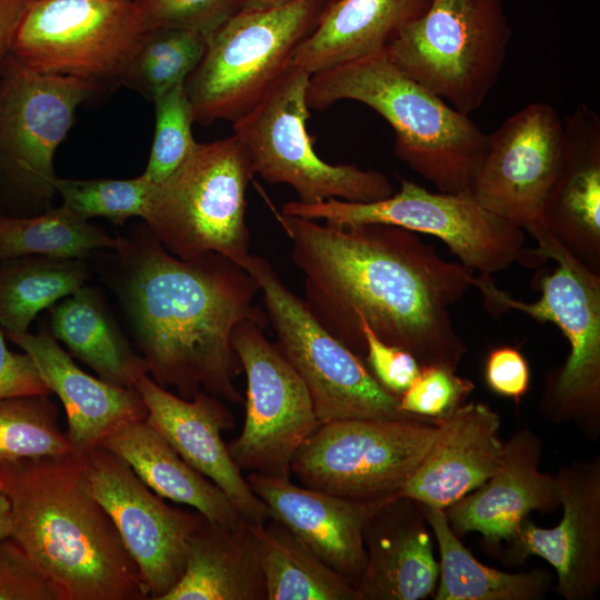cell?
<instances>
[{
	"mask_svg": "<svg viewBox=\"0 0 600 600\" xmlns=\"http://www.w3.org/2000/svg\"><path fill=\"white\" fill-rule=\"evenodd\" d=\"M274 214L303 273V301L329 333L364 360L363 319L380 340L408 351L420 367L458 369L467 348L450 308L471 286V268L446 261L401 227H337Z\"/></svg>",
	"mask_w": 600,
	"mask_h": 600,
	"instance_id": "cell-1",
	"label": "cell"
},
{
	"mask_svg": "<svg viewBox=\"0 0 600 600\" xmlns=\"http://www.w3.org/2000/svg\"><path fill=\"white\" fill-rule=\"evenodd\" d=\"M117 293L151 378L190 400L206 391L232 403L243 398L232 331L242 320L268 329L254 304L257 280L229 258L209 252L183 260L149 229L116 238Z\"/></svg>",
	"mask_w": 600,
	"mask_h": 600,
	"instance_id": "cell-2",
	"label": "cell"
},
{
	"mask_svg": "<svg viewBox=\"0 0 600 600\" xmlns=\"http://www.w3.org/2000/svg\"><path fill=\"white\" fill-rule=\"evenodd\" d=\"M11 504L10 537L64 600H146L139 569L89 491L81 456L0 463Z\"/></svg>",
	"mask_w": 600,
	"mask_h": 600,
	"instance_id": "cell-3",
	"label": "cell"
},
{
	"mask_svg": "<svg viewBox=\"0 0 600 600\" xmlns=\"http://www.w3.org/2000/svg\"><path fill=\"white\" fill-rule=\"evenodd\" d=\"M341 100L361 102L394 131V153L440 192L471 193L488 134L398 68L384 51L314 72L307 90L311 109Z\"/></svg>",
	"mask_w": 600,
	"mask_h": 600,
	"instance_id": "cell-4",
	"label": "cell"
},
{
	"mask_svg": "<svg viewBox=\"0 0 600 600\" xmlns=\"http://www.w3.org/2000/svg\"><path fill=\"white\" fill-rule=\"evenodd\" d=\"M538 242L533 251L557 262L540 280L541 297L523 302L499 289L491 274L472 276L488 312L509 310L554 323L570 351L563 366L547 374L540 411L550 421L573 423L587 438L600 434V276L572 256L540 224L529 232Z\"/></svg>",
	"mask_w": 600,
	"mask_h": 600,
	"instance_id": "cell-5",
	"label": "cell"
},
{
	"mask_svg": "<svg viewBox=\"0 0 600 600\" xmlns=\"http://www.w3.org/2000/svg\"><path fill=\"white\" fill-rule=\"evenodd\" d=\"M253 174L234 134L197 143L171 176L153 184L142 219L180 259L217 252L244 268L251 254L246 194Z\"/></svg>",
	"mask_w": 600,
	"mask_h": 600,
	"instance_id": "cell-6",
	"label": "cell"
},
{
	"mask_svg": "<svg viewBox=\"0 0 600 600\" xmlns=\"http://www.w3.org/2000/svg\"><path fill=\"white\" fill-rule=\"evenodd\" d=\"M336 0H290L239 10L208 39L203 57L184 81L194 122L234 121L291 63Z\"/></svg>",
	"mask_w": 600,
	"mask_h": 600,
	"instance_id": "cell-7",
	"label": "cell"
},
{
	"mask_svg": "<svg viewBox=\"0 0 600 600\" xmlns=\"http://www.w3.org/2000/svg\"><path fill=\"white\" fill-rule=\"evenodd\" d=\"M510 36L502 0H432L383 51L409 77L469 116L496 86Z\"/></svg>",
	"mask_w": 600,
	"mask_h": 600,
	"instance_id": "cell-8",
	"label": "cell"
},
{
	"mask_svg": "<svg viewBox=\"0 0 600 600\" xmlns=\"http://www.w3.org/2000/svg\"><path fill=\"white\" fill-rule=\"evenodd\" d=\"M101 83L41 73L10 53L0 76V206L12 216L50 208L58 178L53 157L67 137L77 107Z\"/></svg>",
	"mask_w": 600,
	"mask_h": 600,
	"instance_id": "cell-9",
	"label": "cell"
},
{
	"mask_svg": "<svg viewBox=\"0 0 600 600\" xmlns=\"http://www.w3.org/2000/svg\"><path fill=\"white\" fill-rule=\"evenodd\" d=\"M310 77L291 61L258 102L232 122L254 173L268 183L292 187L303 203L329 199L367 203L391 197L394 188L384 173L331 164L314 152L307 130Z\"/></svg>",
	"mask_w": 600,
	"mask_h": 600,
	"instance_id": "cell-10",
	"label": "cell"
},
{
	"mask_svg": "<svg viewBox=\"0 0 600 600\" xmlns=\"http://www.w3.org/2000/svg\"><path fill=\"white\" fill-rule=\"evenodd\" d=\"M244 269L260 286L274 343L304 382L321 423L347 419L436 422L400 410L399 397L387 391L366 361L317 321L266 258L250 254Z\"/></svg>",
	"mask_w": 600,
	"mask_h": 600,
	"instance_id": "cell-11",
	"label": "cell"
},
{
	"mask_svg": "<svg viewBox=\"0 0 600 600\" xmlns=\"http://www.w3.org/2000/svg\"><path fill=\"white\" fill-rule=\"evenodd\" d=\"M281 212L337 227L386 223L433 236L480 274L502 271L524 256L523 230L483 208L472 193L431 192L410 180H401L400 190L383 200L290 201Z\"/></svg>",
	"mask_w": 600,
	"mask_h": 600,
	"instance_id": "cell-12",
	"label": "cell"
},
{
	"mask_svg": "<svg viewBox=\"0 0 600 600\" xmlns=\"http://www.w3.org/2000/svg\"><path fill=\"white\" fill-rule=\"evenodd\" d=\"M438 432L436 422L347 419L321 423L300 447L291 474L302 486L344 499L400 496Z\"/></svg>",
	"mask_w": 600,
	"mask_h": 600,
	"instance_id": "cell-13",
	"label": "cell"
},
{
	"mask_svg": "<svg viewBox=\"0 0 600 600\" xmlns=\"http://www.w3.org/2000/svg\"><path fill=\"white\" fill-rule=\"evenodd\" d=\"M232 346L247 378L246 416L227 447L241 471L290 478L291 462L321 424L309 391L264 328L240 321Z\"/></svg>",
	"mask_w": 600,
	"mask_h": 600,
	"instance_id": "cell-14",
	"label": "cell"
},
{
	"mask_svg": "<svg viewBox=\"0 0 600 600\" xmlns=\"http://www.w3.org/2000/svg\"><path fill=\"white\" fill-rule=\"evenodd\" d=\"M142 32L133 1L34 0L10 53L37 72L117 81Z\"/></svg>",
	"mask_w": 600,
	"mask_h": 600,
	"instance_id": "cell-15",
	"label": "cell"
},
{
	"mask_svg": "<svg viewBox=\"0 0 600 600\" xmlns=\"http://www.w3.org/2000/svg\"><path fill=\"white\" fill-rule=\"evenodd\" d=\"M80 456L89 491L137 564L148 599L161 600L183 574L189 539L204 516L166 503L124 460L102 447Z\"/></svg>",
	"mask_w": 600,
	"mask_h": 600,
	"instance_id": "cell-16",
	"label": "cell"
},
{
	"mask_svg": "<svg viewBox=\"0 0 600 600\" xmlns=\"http://www.w3.org/2000/svg\"><path fill=\"white\" fill-rule=\"evenodd\" d=\"M563 122L556 109L532 102L488 134L472 196L490 212L530 232L542 224L546 199L563 152Z\"/></svg>",
	"mask_w": 600,
	"mask_h": 600,
	"instance_id": "cell-17",
	"label": "cell"
},
{
	"mask_svg": "<svg viewBox=\"0 0 600 600\" xmlns=\"http://www.w3.org/2000/svg\"><path fill=\"white\" fill-rule=\"evenodd\" d=\"M554 477L561 520L547 529L524 519L503 559L518 564L540 557L556 571L559 596L590 600L600 589V457L573 461Z\"/></svg>",
	"mask_w": 600,
	"mask_h": 600,
	"instance_id": "cell-18",
	"label": "cell"
},
{
	"mask_svg": "<svg viewBox=\"0 0 600 600\" xmlns=\"http://www.w3.org/2000/svg\"><path fill=\"white\" fill-rule=\"evenodd\" d=\"M148 414L146 421L197 471L216 483L240 516L251 523L271 518L267 504L251 490L222 440L234 427V417L213 394L200 391L187 400L144 374L134 386Z\"/></svg>",
	"mask_w": 600,
	"mask_h": 600,
	"instance_id": "cell-19",
	"label": "cell"
},
{
	"mask_svg": "<svg viewBox=\"0 0 600 600\" xmlns=\"http://www.w3.org/2000/svg\"><path fill=\"white\" fill-rule=\"evenodd\" d=\"M542 442L530 429L516 431L503 444L496 472L480 487L443 511L459 537L482 536L486 551L510 542L533 511L550 512L560 507L556 477L540 470Z\"/></svg>",
	"mask_w": 600,
	"mask_h": 600,
	"instance_id": "cell-20",
	"label": "cell"
},
{
	"mask_svg": "<svg viewBox=\"0 0 600 600\" xmlns=\"http://www.w3.org/2000/svg\"><path fill=\"white\" fill-rule=\"evenodd\" d=\"M246 479L269 508L271 518L357 587L366 566L363 527L380 502L344 499L297 486L290 478L249 472Z\"/></svg>",
	"mask_w": 600,
	"mask_h": 600,
	"instance_id": "cell-21",
	"label": "cell"
},
{
	"mask_svg": "<svg viewBox=\"0 0 600 600\" xmlns=\"http://www.w3.org/2000/svg\"><path fill=\"white\" fill-rule=\"evenodd\" d=\"M431 529L421 504L406 496L380 502L363 527L366 566L361 600H421L439 578Z\"/></svg>",
	"mask_w": 600,
	"mask_h": 600,
	"instance_id": "cell-22",
	"label": "cell"
},
{
	"mask_svg": "<svg viewBox=\"0 0 600 600\" xmlns=\"http://www.w3.org/2000/svg\"><path fill=\"white\" fill-rule=\"evenodd\" d=\"M436 423L437 437L400 496L444 510L496 472L504 442L500 416L481 402H464Z\"/></svg>",
	"mask_w": 600,
	"mask_h": 600,
	"instance_id": "cell-23",
	"label": "cell"
},
{
	"mask_svg": "<svg viewBox=\"0 0 600 600\" xmlns=\"http://www.w3.org/2000/svg\"><path fill=\"white\" fill-rule=\"evenodd\" d=\"M4 336L33 359L51 393L62 402L68 420L66 434L76 453L100 447L127 423L146 420L147 407L134 388L84 372L50 330L42 329L37 334L4 332Z\"/></svg>",
	"mask_w": 600,
	"mask_h": 600,
	"instance_id": "cell-24",
	"label": "cell"
},
{
	"mask_svg": "<svg viewBox=\"0 0 600 600\" xmlns=\"http://www.w3.org/2000/svg\"><path fill=\"white\" fill-rule=\"evenodd\" d=\"M563 152L542 221L590 270L600 268V117L580 104L563 123Z\"/></svg>",
	"mask_w": 600,
	"mask_h": 600,
	"instance_id": "cell-25",
	"label": "cell"
},
{
	"mask_svg": "<svg viewBox=\"0 0 600 600\" xmlns=\"http://www.w3.org/2000/svg\"><path fill=\"white\" fill-rule=\"evenodd\" d=\"M161 600H267L252 523L203 517L189 539L183 574Z\"/></svg>",
	"mask_w": 600,
	"mask_h": 600,
	"instance_id": "cell-26",
	"label": "cell"
},
{
	"mask_svg": "<svg viewBox=\"0 0 600 600\" xmlns=\"http://www.w3.org/2000/svg\"><path fill=\"white\" fill-rule=\"evenodd\" d=\"M432 0H336L300 44L292 62L310 74L383 51Z\"/></svg>",
	"mask_w": 600,
	"mask_h": 600,
	"instance_id": "cell-27",
	"label": "cell"
},
{
	"mask_svg": "<svg viewBox=\"0 0 600 600\" xmlns=\"http://www.w3.org/2000/svg\"><path fill=\"white\" fill-rule=\"evenodd\" d=\"M100 447L124 460L161 498L192 507L207 519L222 524L246 520L224 492L191 467L146 420L127 423Z\"/></svg>",
	"mask_w": 600,
	"mask_h": 600,
	"instance_id": "cell-28",
	"label": "cell"
},
{
	"mask_svg": "<svg viewBox=\"0 0 600 600\" xmlns=\"http://www.w3.org/2000/svg\"><path fill=\"white\" fill-rule=\"evenodd\" d=\"M50 331L104 381L134 388L148 373L146 360L130 347L91 288L83 286L54 307Z\"/></svg>",
	"mask_w": 600,
	"mask_h": 600,
	"instance_id": "cell-29",
	"label": "cell"
},
{
	"mask_svg": "<svg viewBox=\"0 0 600 600\" xmlns=\"http://www.w3.org/2000/svg\"><path fill=\"white\" fill-rule=\"evenodd\" d=\"M420 503V502H419ZM439 553L434 600H541L553 586L549 570L501 571L481 563L452 531L444 511L420 503Z\"/></svg>",
	"mask_w": 600,
	"mask_h": 600,
	"instance_id": "cell-30",
	"label": "cell"
},
{
	"mask_svg": "<svg viewBox=\"0 0 600 600\" xmlns=\"http://www.w3.org/2000/svg\"><path fill=\"white\" fill-rule=\"evenodd\" d=\"M267 600H361L357 589L324 563L283 523H252Z\"/></svg>",
	"mask_w": 600,
	"mask_h": 600,
	"instance_id": "cell-31",
	"label": "cell"
},
{
	"mask_svg": "<svg viewBox=\"0 0 600 600\" xmlns=\"http://www.w3.org/2000/svg\"><path fill=\"white\" fill-rule=\"evenodd\" d=\"M83 260L26 256L0 261V327L24 333L36 316L84 286Z\"/></svg>",
	"mask_w": 600,
	"mask_h": 600,
	"instance_id": "cell-32",
	"label": "cell"
},
{
	"mask_svg": "<svg viewBox=\"0 0 600 600\" xmlns=\"http://www.w3.org/2000/svg\"><path fill=\"white\" fill-rule=\"evenodd\" d=\"M116 242L62 204L33 216L0 212V261L26 256L83 260L97 249H113Z\"/></svg>",
	"mask_w": 600,
	"mask_h": 600,
	"instance_id": "cell-33",
	"label": "cell"
},
{
	"mask_svg": "<svg viewBox=\"0 0 600 600\" xmlns=\"http://www.w3.org/2000/svg\"><path fill=\"white\" fill-rule=\"evenodd\" d=\"M207 39L179 29L142 32L120 71L117 82L154 101L182 83L201 61Z\"/></svg>",
	"mask_w": 600,
	"mask_h": 600,
	"instance_id": "cell-34",
	"label": "cell"
},
{
	"mask_svg": "<svg viewBox=\"0 0 600 600\" xmlns=\"http://www.w3.org/2000/svg\"><path fill=\"white\" fill-rule=\"evenodd\" d=\"M74 452L49 394L0 400V463Z\"/></svg>",
	"mask_w": 600,
	"mask_h": 600,
	"instance_id": "cell-35",
	"label": "cell"
},
{
	"mask_svg": "<svg viewBox=\"0 0 600 600\" xmlns=\"http://www.w3.org/2000/svg\"><path fill=\"white\" fill-rule=\"evenodd\" d=\"M153 184L142 174L129 180L57 178L54 181L56 192L69 211L83 220L103 217L116 223L143 217Z\"/></svg>",
	"mask_w": 600,
	"mask_h": 600,
	"instance_id": "cell-36",
	"label": "cell"
},
{
	"mask_svg": "<svg viewBox=\"0 0 600 600\" xmlns=\"http://www.w3.org/2000/svg\"><path fill=\"white\" fill-rule=\"evenodd\" d=\"M153 103L156 108L154 136L142 176L157 184L183 163L198 142L192 134L193 110L184 82L160 94Z\"/></svg>",
	"mask_w": 600,
	"mask_h": 600,
	"instance_id": "cell-37",
	"label": "cell"
},
{
	"mask_svg": "<svg viewBox=\"0 0 600 600\" xmlns=\"http://www.w3.org/2000/svg\"><path fill=\"white\" fill-rule=\"evenodd\" d=\"M143 32L179 29L208 39L239 11V0H133Z\"/></svg>",
	"mask_w": 600,
	"mask_h": 600,
	"instance_id": "cell-38",
	"label": "cell"
},
{
	"mask_svg": "<svg viewBox=\"0 0 600 600\" xmlns=\"http://www.w3.org/2000/svg\"><path fill=\"white\" fill-rule=\"evenodd\" d=\"M474 384L444 366L420 367V372L410 387L399 397L403 412L427 418L441 419L466 402Z\"/></svg>",
	"mask_w": 600,
	"mask_h": 600,
	"instance_id": "cell-39",
	"label": "cell"
},
{
	"mask_svg": "<svg viewBox=\"0 0 600 600\" xmlns=\"http://www.w3.org/2000/svg\"><path fill=\"white\" fill-rule=\"evenodd\" d=\"M0 600H64L60 590L11 538L0 541Z\"/></svg>",
	"mask_w": 600,
	"mask_h": 600,
	"instance_id": "cell-40",
	"label": "cell"
},
{
	"mask_svg": "<svg viewBox=\"0 0 600 600\" xmlns=\"http://www.w3.org/2000/svg\"><path fill=\"white\" fill-rule=\"evenodd\" d=\"M359 327L366 341L368 368L387 391L400 397L419 374V362L408 351L380 340L363 319H359Z\"/></svg>",
	"mask_w": 600,
	"mask_h": 600,
	"instance_id": "cell-41",
	"label": "cell"
},
{
	"mask_svg": "<svg viewBox=\"0 0 600 600\" xmlns=\"http://www.w3.org/2000/svg\"><path fill=\"white\" fill-rule=\"evenodd\" d=\"M484 378L493 392L519 401L529 388V367L518 349L498 347L488 354Z\"/></svg>",
	"mask_w": 600,
	"mask_h": 600,
	"instance_id": "cell-42",
	"label": "cell"
},
{
	"mask_svg": "<svg viewBox=\"0 0 600 600\" xmlns=\"http://www.w3.org/2000/svg\"><path fill=\"white\" fill-rule=\"evenodd\" d=\"M4 337L0 328V400L21 396L50 394L51 391L33 359L27 352L10 351Z\"/></svg>",
	"mask_w": 600,
	"mask_h": 600,
	"instance_id": "cell-43",
	"label": "cell"
},
{
	"mask_svg": "<svg viewBox=\"0 0 600 600\" xmlns=\"http://www.w3.org/2000/svg\"><path fill=\"white\" fill-rule=\"evenodd\" d=\"M34 0H0V76L17 30Z\"/></svg>",
	"mask_w": 600,
	"mask_h": 600,
	"instance_id": "cell-44",
	"label": "cell"
},
{
	"mask_svg": "<svg viewBox=\"0 0 600 600\" xmlns=\"http://www.w3.org/2000/svg\"><path fill=\"white\" fill-rule=\"evenodd\" d=\"M11 504L8 497L0 491V541L11 533Z\"/></svg>",
	"mask_w": 600,
	"mask_h": 600,
	"instance_id": "cell-45",
	"label": "cell"
},
{
	"mask_svg": "<svg viewBox=\"0 0 600 600\" xmlns=\"http://www.w3.org/2000/svg\"><path fill=\"white\" fill-rule=\"evenodd\" d=\"M290 0H239V10L259 9L282 4Z\"/></svg>",
	"mask_w": 600,
	"mask_h": 600,
	"instance_id": "cell-46",
	"label": "cell"
},
{
	"mask_svg": "<svg viewBox=\"0 0 600 600\" xmlns=\"http://www.w3.org/2000/svg\"><path fill=\"white\" fill-rule=\"evenodd\" d=\"M123 1H133V0H123Z\"/></svg>",
	"mask_w": 600,
	"mask_h": 600,
	"instance_id": "cell-47",
	"label": "cell"
},
{
	"mask_svg": "<svg viewBox=\"0 0 600 600\" xmlns=\"http://www.w3.org/2000/svg\"><path fill=\"white\" fill-rule=\"evenodd\" d=\"M0 209H1V206H0Z\"/></svg>",
	"mask_w": 600,
	"mask_h": 600,
	"instance_id": "cell-48",
	"label": "cell"
}]
</instances>
